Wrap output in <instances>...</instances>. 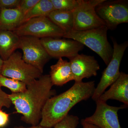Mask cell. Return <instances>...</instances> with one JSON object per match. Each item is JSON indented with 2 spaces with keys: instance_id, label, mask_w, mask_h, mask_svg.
Instances as JSON below:
<instances>
[{
  "instance_id": "obj_1",
  "label": "cell",
  "mask_w": 128,
  "mask_h": 128,
  "mask_svg": "<svg viewBox=\"0 0 128 128\" xmlns=\"http://www.w3.org/2000/svg\"><path fill=\"white\" fill-rule=\"evenodd\" d=\"M53 86L49 75H42L26 85L25 91L9 94L16 112L22 115V121L32 126L38 125L46 102L56 94Z\"/></svg>"
},
{
  "instance_id": "obj_2",
  "label": "cell",
  "mask_w": 128,
  "mask_h": 128,
  "mask_svg": "<svg viewBox=\"0 0 128 128\" xmlns=\"http://www.w3.org/2000/svg\"><path fill=\"white\" fill-rule=\"evenodd\" d=\"M95 88L94 81L75 82L70 89L47 101L42 110L39 125L46 128L54 127L68 114L75 105L92 98Z\"/></svg>"
},
{
  "instance_id": "obj_3",
  "label": "cell",
  "mask_w": 128,
  "mask_h": 128,
  "mask_svg": "<svg viewBox=\"0 0 128 128\" xmlns=\"http://www.w3.org/2000/svg\"><path fill=\"white\" fill-rule=\"evenodd\" d=\"M108 30L104 26L86 31H72L65 34L63 37L76 40L87 46L97 54L107 66L113 52V48L108 40Z\"/></svg>"
},
{
  "instance_id": "obj_4",
  "label": "cell",
  "mask_w": 128,
  "mask_h": 128,
  "mask_svg": "<svg viewBox=\"0 0 128 128\" xmlns=\"http://www.w3.org/2000/svg\"><path fill=\"white\" fill-rule=\"evenodd\" d=\"M1 74L2 75L28 84L39 78L42 73L34 66L25 62L22 53L14 52L4 61Z\"/></svg>"
},
{
  "instance_id": "obj_5",
  "label": "cell",
  "mask_w": 128,
  "mask_h": 128,
  "mask_svg": "<svg viewBox=\"0 0 128 128\" xmlns=\"http://www.w3.org/2000/svg\"><path fill=\"white\" fill-rule=\"evenodd\" d=\"M113 52L112 59L106 68L102 72L100 82L96 87L92 98L96 102L108 86L114 83L119 78L121 72L120 67L124 52L128 47V41L119 44L112 38Z\"/></svg>"
},
{
  "instance_id": "obj_6",
  "label": "cell",
  "mask_w": 128,
  "mask_h": 128,
  "mask_svg": "<svg viewBox=\"0 0 128 128\" xmlns=\"http://www.w3.org/2000/svg\"><path fill=\"white\" fill-rule=\"evenodd\" d=\"M79 4L72 11V31H86L105 26L96 11V7L105 0H78Z\"/></svg>"
},
{
  "instance_id": "obj_7",
  "label": "cell",
  "mask_w": 128,
  "mask_h": 128,
  "mask_svg": "<svg viewBox=\"0 0 128 128\" xmlns=\"http://www.w3.org/2000/svg\"><path fill=\"white\" fill-rule=\"evenodd\" d=\"M19 37L32 36L42 38L63 37L65 32L48 17L34 18L21 24L13 31Z\"/></svg>"
},
{
  "instance_id": "obj_8",
  "label": "cell",
  "mask_w": 128,
  "mask_h": 128,
  "mask_svg": "<svg viewBox=\"0 0 128 128\" xmlns=\"http://www.w3.org/2000/svg\"><path fill=\"white\" fill-rule=\"evenodd\" d=\"M96 11L108 30H114L120 24L128 22V0H105L96 7Z\"/></svg>"
},
{
  "instance_id": "obj_9",
  "label": "cell",
  "mask_w": 128,
  "mask_h": 128,
  "mask_svg": "<svg viewBox=\"0 0 128 128\" xmlns=\"http://www.w3.org/2000/svg\"><path fill=\"white\" fill-rule=\"evenodd\" d=\"M18 48L23 52L22 59L43 73L44 67L51 57L41 43L40 38L32 36L20 37Z\"/></svg>"
},
{
  "instance_id": "obj_10",
  "label": "cell",
  "mask_w": 128,
  "mask_h": 128,
  "mask_svg": "<svg viewBox=\"0 0 128 128\" xmlns=\"http://www.w3.org/2000/svg\"><path fill=\"white\" fill-rule=\"evenodd\" d=\"M40 40L49 56L58 59L63 57L70 59L79 54L84 46L78 41L68 38H46Z\"/></svg>"
},
{
  "instance_id": "obj_11",
  "label": "cell",
  "mask_w": 128,
  "mask_h": 128,
  "mask_svg": "<svg viewBox=\"0 0 128 128\" xmlns=\"http://www.w3.org/2000/svg\"><path fill=\"white\" fill-rule=\"evenodd\" d=\"M96 107L94 114L84 119L86 122L100 128H122L118 120V112L128 106L124 105L119 107L113 106L106 102L97 100Z\"/></svg>"
},
{
  "instance_id": "obj_12",
  "label": "cell",
  "mask_w": 128,
  "mask_h": 128,
  "mask_svg": "<svg viewBox=\"0 0 128 128\" xmlns=\"http://www.w3.org/2000/svg\"><path fill=\"white\" fill-rule=\"evenodd\" d=\"M69 60L75 82L96 76L100 69L98 62L93 56L78 54Z\"/></svg>"
},
{
  "instance_id": "obj_13",
  "label": "cell",
  "mask_w": 128,
  "mask_h": 128,
  "mask_svg": "<svg viewBox=\"0 0 128 128\" xmlns=\"http://www.w3.org/2000/svg\"><path fill=\"white\" fill-rule=\"evenodd\" d=\"M108 100H116L128 105V75L121 72L119 78L111 87L102 94L97 100L106 102Z\"/></svg>"
},
{
  "instance_id": "obj_14",
  "label": "cell",
  "mask_w": 128,
  "mask_h": 128,
  "mask_svg": "<svg viewBox=\"0 0 128 128\" xmlns=\"http://www.w3.org/2000/svg\"><path fill=\"white\" fill-rule=\"evenodd\" d=\"M50 76L52 84L61 86L74 80L70 62L60 58L56 64L50 67Z\"/></svg>"
},
{
  "instance_id": "obj_15",
  "label": "cell",
  "mask_w": 128,
  "mask_h": 128,
  "mask_svg": "<svg viewBox=\"0 0 128 128\" xmlns=\"http://www.w3.org/2000/svg\"><path fill=\"white\" fill-rule=\"evenodd\" d=\"M25 15L19 8L0 9V30L13 31L22 24Z\"/></svg>"
},
{
  "instance_id": "obj_16",
  "label": "cell",
  "mask_w": 128,
  "mask_h": 128,
  "mask_svg": "<svg viewBox=\"0 0 128 128\" xmlns=\"http://www.w3.org/2000/svg\"><path fill=\"white\" fill-rule=\"evenodd\" d=\"M20 37L12 31L0 30V56L6 60L18 48Z\"/></svg>"
},
{
  "instance_id": "obj_17",
  "label": "cell",
  "mask_w": 128,
  "mask_h": 128,
  "mask_svg": "<svg viewBox=\"0 0 128 128\" xmlns=\"http://www.w3.org/2000/svg\"><path fill=\"white\" fill-rule=\"evenodd\" d=\"M48 17L62 29L65 34L73 30L74 20L72 11L54 10Z\"/></svg>"
},
{
  "instance_id": "obj_18",
  "label": "cell",
  "mask_w": 128,
  "mask_h": 128,
  "mask_svg": "<svg viewBox=\"0 0 128 128\" xmlns=\"http://www.w3.org/2000/svg\"><path fill=\"white\" fill-rule=\"evenodd\" d=\"M54 10L50 0H40L25 15L22 24L34 18L48 17Z\"/></svg>"
},
{
  "instance_id": "obj_19",
  "label": "cell",
  "mask_w": 128,
  "mask_h": 128,
  "mask_svg": "<svg viewBox=\"0 0 128 128\" xmlns=\"http://www.w3.org/2000/svg\"><path fill=\"white\" fill-rule=\"evenodd\" d=\"M0 86L8 88L12 93L22 92L26 90V85L25 83L8 78L0 73Z\"/></svg>"
},
{
  "instance_id": "obj_20",
  "label": "cell",
  "mask_w": 128,
  "mask_h": 128,
  "mask_svg": "<svg viewBox=\"0 0 128 128\" xmlns=\"http://www.w3.org/2000/svg\"><path fill=\"white\" fill-rule=\"evenodd\" d=\"M54 10L73 11L79 4L78 0H50Z\"/></svg>"
},
{
  "instance_id": "obj_21",
  "label": "cell",
  "mask_w": 128,
  "mask_h": 128,
  "mask_svg": "<svg viewBox=\"0 0 128 128\" xmlns=\"http://www.w3.org/2000/svg\"><path fill=\"white\" fill-rule=\"evenodd\" d=\"M79 118L76 116L68 114L54 126V128H76Z\"/></svg>"
},
{
  "instance_id": "obj_22",
  "label": "cell",
  "mask_w": 128,
  "mask_h": 128,
  "mask_svg": "<svg viewBox=\"0 0 128 128\" xmlns=\"http://www.w3.org/2000/svg\"><path fill=\"white\" fill-rule=\"evenodd\" d=\"M22 0H0V9H13L18 8Z\"/></svg>"
},
{
  "instance_id": "obj_23",
  "label": "cell",
  "mask_w": 128,
  "mask_h": 128,
  "mask_svg": "<svg viewBox=\"0 0 128 128\" xmlns=\"http://www.w3.org/2000/svg\"><path fill=\"white\" fill-rule=\"evenodd\" d=\"M40 0H22L19 8L24 15L30 11L35 6Z\"/></svg>"
},
{
  "instance_id": "obj_24",
  "label": "cell",
  "mask_w": 128,
  "mask_h": 128,
  "mask_svg": "<svg viewBox=\"0 0 128 128\" xmlns=\"http://www.w3.org/2000/svg\"><path fill=\"white\" fill-rule=\"evenodd\" d=\"M12 104V102L9 96V94L2 90V86H0V109L2 107L9 108Z\"/></svg>"
},
{
  "instance_id": "obj_25",
  "label": "cell",
  "mask_w": 128,
  "mask_h": 128,
  "mask_svg": "<svg viewBox=\"0 0 128 128\" xmlns=\"http://www.w3.org/2000/svg\"><path fill=\"white\" fill-rule=\"evenodd\" d=\"M10 114L0 109V128H4L9 122Z\"/></svg>"
},
{
  "instance_id": "obj_26",
  "label": "cell",
  "mask_w": 128,
  "mask_h": 128,
  "mask_svg": "<svg viewBox=\"0 0 128 128\" xmlns=\"http://www.w3.org/2000/svg\"><path fill=\"white\" fill-rule=\"evenodd\" d=\"M82 125L83 128H100L98 126L86 122L84 119L81 121Z\"/></svg>"
},
{
  "instance_id": "obj_27",
  "label": "cell",
  "mask_w": 128,
  "mask_h": 128,
  "mask_svg": "<svg viewBox=\"0 0 128 128\" xmlns=\"http://www.w3.org/2000/svg\"><path fill=\"white\" fill-rule=\"evenodd\" d=\"M15 128H46L42 127L40 125H36V126H32V127H29V128H26V127H23L22 126H16L15 127Z\"/></svg>"
},
{
  "instance_id": "obj_28",
  "label": "cell",
  "mask_w": 128,
  "mask_h": 128,
  "mask_svg": "<svg viewBox=\"0 0 128 128\" xmlns=\"http://www.w3.org/2000/svg\"><path fill=\"white\" fill-rule=\"evenodd\" d=\"M3 62H4V60L1 58H0V73H1V72Z\"/></svg>"
},
{
  "instance_id": "obj_29",
  "label": "cell",
  "mask_w": 128,
  "mask_h": 128,
  "mask_svg": "<svg viewBox=\"0 0 128 128\" xmlns=\"http://www.w3.org/2000/svg\"></svg>"
}]
</instances>
